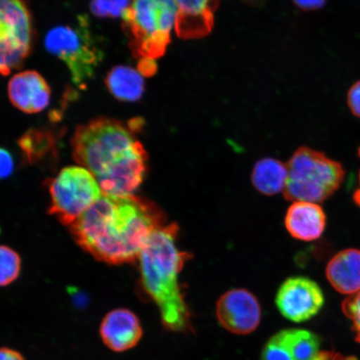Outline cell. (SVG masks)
<instances>
[{
	"label": "cell",
	"mask_w": 360,
	"mask_h": 360,
	"mask_svg": "<svg viewBox=\"0 0 360 360\" xmlns=\"http://www.w3.org/2000/svg\"><path fill=\"white\" fill-rule=\"evenodd\" d=\"M354 201L360 208V172H359V188L354 193Z\"/></svg>",
	"instance_id": "cell-30"
},
{
	"label": "cell",
	"mask_w": 360,
	"mask_h": 360,
	"mask_svg": "<svg viewBox=\"0 0 360 360\" xmlns=\"http://www.w3.org/2000/svg\"><path fill=\"white\" fill-rule=\"evenodd\" d=\"M179 8L174 0H133L123 20L134 37V48L143 58L160 56L177 28Z\"/></svg>",
	"instance_id": "cell-5"
},
{
	"label": "cell",
	"mask_w": 360,
	"mask_h": 360,
	"mask_svg": "<svg viewBox=\"0 0 360 360\" xmlns=\"http://www.w3.org/2000/svg\"><path fill=\"white\" fill-rule=\"evenodd\" d=\"M8 92L13 105L27 114L43 111L51 101V89L36 71H25L13 76Z\"/></svg>",
	"instance_id": "cell-12"
},
{
	"label": "cell",
	"mask_w": 360,
	"mask_h": 360,
	"mask_svg": "<svg viewBox=\"0 0 360 360\" xmlns=\"http://www.w3.org/2000/svg\"><path fill=\"white\" fill-rule=\"evenodd\" d=\"M219 325L232 334L250 335L261 322L262 311L257 298L245 289L224 292L216 304Z\"/></svg>",
	"instance_id": "cell-10"
},
{
	"label": "cell",
	"mask_w": 360,
	"mask_h": 360,
	"mask_svg": "<svg viewBox=\"0 0 360 360\" xmlns=\"http://www.w3.org/2000/svg\"><path fill=\"white\" fill-rule=\"evenodd\" d=\"M288 178L287 166L273 158H265L255 164L251 181L256 191L267 196L278 195L285 190Z\"/></svg>",
	"instance_id": "cell-17"
},
{
	"label": "cell",
	"mask_w": 360,
	"mask_h": 360,
	"mask_svg": "<svg viewBox=\"0 0 360 360\" xmlns=\"http://www.w3.org/2000/svg\"><path fill=\"white\" fill-rule=\"evenodd\" d=\"M143 75L129 66H117L107 75L106 85L117 100L134 102L141 100L145 91Z\"/></svg>",
	"instance_id": "cell-16"
},
{
	"label": "cell",
	"mask_w": 360,
	"mask_h": 360,
	"mask_svg": "<svg viewBox=\"0 0 360 360\" xmlns=\"http://www.w3.org/2000/svg\"><path fill=\"white\" fill-rule=\"evenodd\" d=\"M132 3L133 0H92L90 10L98 17H123L131 7Z\"/></svg>",
	"instance_id": "cell-21"
},
{
	"label": "cell",
	"mask_w": 360,
	"mask_h": 360,
	"mask_svg": "<svg viewBox=\"0 0 360 360\" xmlns=\"http://www.w3.org/2000/svg\"><path fill=\"white\" fill-rule=\"evenodd\" d=\"M286 166L288 178L283 193L292 202L326 201L339 190L345 176L339 162L308 147L297 150Z\"/></svg>",
	"instance_id": "cell-4"
},
{
	"label": "cell",
	"mask_w": 360,
	"mask_h": 360,
	"mask_svg": "<svg viewBox=\"0 0 360 360\" xmlns=\"http://www.w3.org/2000/svg\"><path fill=\"white\" fill-rule=\"evenodd\" d=\"M51 206L49 213L71 226L102 196L97 179L87 169L70 166L48 180Z\"/></svg>",
	"instance_id": "cell-7"
},
{
	"label": "cell",
	"mask_w": 360,
	"mask_h": 360,
	"mask_svg": "<svg viewBox=\"0 0 360 360\" xmlns=\"http://www.w3.org/2000/svg\"><path fill=\"white\" fill-rule=\"evenodd\" d=\"M20 270L19 254L10 247L0 245V287L7 286L16 281Z\"/></svg>",
	"instance_id": "cell-20"
},
{
	"label": "cell",
	"mask_w": 360,
	"mask_h": 360,
	"mask_svg": "<svg viewBox=\"0 0 360 360\" xmlns=\"http://www.w3.org/2000/svg\"><path fill=\"white\" fill-rule=\"evenodd\" d=\"M314 360H358L352 356H344V355L330 352V351H326V352H321L318 354V356Z\"/></svg>",
	"instance_id": "cell-29"
},
{
	"label": "cell",
	"mask_w": 360,
	"mask_h": 360,
	"mask_svg": "<svg viewBox=\"0 0 360 360\" xmlns=\"http://www.w3.org/2000/svg\"><path fill=\"white\" fill-rule=\"evenodd\" d=\"M285 224L287 231L295 240L314 241L325 231L326 215L319 204L297 201L288 209Z\"/></svg>",
	"instance_id": "cell-13"
},
{
	"label": "cell",
	"mask_w": 360,
	"mask_h": 360,
	"mask_svg": "<svg viewBox=\"0 0 360 360\" xmlns=\"http://www.w3.org/2000/svg\"><path fill=\"white\" fill-rule=\"evenodd\" d=\"M347 105L351 112L360 119V80L355 82L349 89Z\"/></svg>",
	"instance_id": "cell-25"
},
{
	"label": "cell",
	"mask_w": 360,
	"mask_h": 360,
	"mask_svg": "<svg viewBox=\"0 0 360 360\" xmlns=\"http://www.w3.org/2000/svg\"><path fill=\"white\" fill-rule=\"evenodd\" d=\"M342 309L352 322L356 340L360 343V291L349 295L342 304Z\"/></svg>",
	"instance_id": "cell-23"
},
{
	"label": "cell",
	"mask_w": 360,
	"mask_h": 360,
	"mask_svg": "<svg viewBox=\"0 0 360 360\" xmlns=\"http://www.w3.org/2000/svg\"><path fill=\"white\" fill-rule=\"evenodd\" d=\"M143 335L141 319L125 308L111 310L102 319L101 340L112 352L123 353L136 347Z\"/></svg>",
	"instance_id": "cell-11"
},
{
	"label": "cell",
	"mask_w": 360,
	"mask_h": 360,
	"mask_svg": "<svg viewBox=\"0 0 360 360\" xmlns=\"http://www.w3.org/2000/svg\"><path fill=\"white\" fill-rule=\"evenodd\" d=\"M245 1L255 4V3L262 2V1H264V0H245Z\"/></svg>",
	"instance_id": "cell-31"
},
{
	"label": "cell",
	"mask_w": 360,
	"mask_h": 360,
	"mask_svg": "<svg viewBox=\"0 0 360 360\" xmlns=\"http://www.w3.org/2000/svg\"><path fill=\"white\" fill-rule=\"evenodd\" d=\"M292 2L301 10L314 11L325 7L327 0H292Z\"/></svg>",
	"instance_id": "cell-26"
},
{
	"label": "cell",
	"mask_w": 360,
	"mask_h": 360,
	"mask_svg": "<svg viewBox=\"0 0 360 360\" xmlns=\"http://www.w3.org/2000/svg\"><path fill=\"white\" fill-rule=\"evenodd\" d=\"M358 154H359V156L360 157V147L359 148Z\"/></svg>",
	"instance_id": "cell-32"
},
{
	"label": "cell",
	"mask_w": 360,
	"mask_h": 360,
	"mask_svg": "<svg viewBox=\"0 0 360 360\" xmlns=\"http://www.w3.org/2000/svg\"><path fill=\"white\" fill-rule=\"evenodd\" d=\"M44 44L49 53L65 63L74 83L86 86L103 55L89 32L87 20L80 17L77 26L56 27L47 34Z\"/></svg>",
	"instance_id": "cell-6"
},
{
	"label": "cell",
	"mask_w": 360,
	"mask_h": 360,
	"mask_svg": "<svg viewBox=\"0 0 360 360\" xmlns=\"http://www.w3.org/2000/svg\"><path fill=\"white\" fill-rule=\"evenodd\" d=\"M276 335L290 349L295 360H314L321 353V342L312 332L291 328Z\"/></svg>",
	"instance_id": "cell-18"
},
{
	"label": "cell",
	"mask_w": 360,
	"mask_h": 360,
	"mask_svg": "<svg viewBox=\"0 0 360 360\" xmlns=\"http://www.w3.org/2000/svg\"><path fill=\"white\" fill-rule=\"evenodd\" d=\"M33 40V25L22 0H0V75L22 65Z\"/></svg>",
	"instance_id": "cell-8"
},
{
	"label": "cell",
	"mask_w": 360,
	"mask_h": 360,
	"mask_svg": "<svg viewBox=\"0 0 360 360\" xmlns=\"http://www.w3.org/2000/svg\"><path fill=\"white\" fill-rule=\"evenodd\" d=\"M276 304L283 317L292 322L302 323L321 311L325 296L321 288L311 278L292 276L278 290Z\"/></svg>",
	"instance_id": "cell-9"
},
{
	"label": "cell",
	"mask_w": 360,
	"mask_h": 360,
	"mask_svg": "<svg viewBox=\"0 0 360 360\" xmlns=\"http://www.w3.org/2000/svg\"><path fill=\"white\" fill-rule=\"evenodd\" d=\"M326 277L334 289L352 295L360 291V250L346 249L337 253L327 264Z\"/></svg>",
	"instance_id": "cell-14"
},
{
	"label": "cell",
	"mask_w": 360,
	"mask_h": 360,
	"mask_svg": "<svg viewBox=\"0 0 360 360\" xmlns=\"http://www.w3.org/2000/svg\"><path fill=\"white\" fill-rule=\"evenodd\" d=\"M157 69L155 58H143L139 64V71L143 75L150 76L155 73Z\"/></svg>",
	"instance_id": "cell-27"
},
{
	"label": "cell",
	"mask_w": 360,
	"mask_h": 360,
	"mask_svg": "<svg viewBox=\"0 0 360 360\" xmlns=\"http://www.w3.org/2000/svg\"><path fill=\"white\" fill-rule=\"evenodd\" d=\"M134 129L120 121L100 118L75 130L74 159L96 178L103 195H134L145 180L147 152L135 137Z\"/></svg>",
	"instance_id": "cell-2"
},
{
	"label": "cell",
	"mask_w": 360,
	"mask_h": 360,
	"mask_svg": "<svg viewBox=\"0 0 360 360\" xmlns=\"http://www.w3.org/2000/svg\"><path fill=\"white\" fill-rule=\"evenodd\" d=\"M20 147L28 163H39L49 154H53L55 148V139L51 134L30 130L22 135L19 141Z\"/></svg>",
	"instance_id": "cell-19"
},
{
	"label": "cell",
	"mask_w": 360,
	"mask_h": 360,
	"mask_svg": "<svg viewBox=\"0 0 360 360\" xmlns=\"http://www.w3.org/2000/svg\"><path fill=\"white\" fill-rule=\"evenodd\" d=\"M15 169V160L6 148L0 147V180L11 176Z\"/></svg>",
	"instance_id": "cell-24"
},
{
	"label": "cell",
	"mask_w": 360,
	"mask_h": 360,
	"mask_svg": "<svg viewBox=\"0 0 360 360\" xmlns=\"http://www.w3.org/2000/svg\"><path fill=\"white\" fill-rule=\"evenodd\" d=\"M0 360H26L24 355L15 349L0 348Z\"/></svg>",
	"instance_id": "cell-28"
},
{
	"label": "cell",
	"mask_w": 360,
	"mask_h": 360,
	"mask_svg": "<svg viewBox=\"0 0 360 360\" xmlns=\"http://www.w3.org/2000/svg\"><path fill=\"white\" fill-rule=\"evenodd\" d=\"M179 8L177 32L186 38L200 37L212 27L216 0H174Z\"/></svg>",
	"instance_id": "cell-15"
},
{
	"label": "cell",
	"mask_w": 360,
	"mask_h": 360,
	"mask_svg": "<svg viewBox=\"0 0 360 360\" xmlns=\"http://www.w3.org/2000/svg\"><path fill=\"white\" fill-rule=\"evenodd\" d=\"M176 224H165L150 236L139 256L141 289L159 308L166 330L193 331L191 313L180 286L179 276L190 254L179 249Z\"/></svg>",
	"instance_id": "cell-3"
},
{
	"label": "cell",
	"mask_w": 360,
	"mask_h": 360,
	"mask_svg": "<svg viewBox=\"0 0 360 360\" xmlns=\"http://www.w3.org/2000/svg\"><path fill=\"white\" fill-rule=\"evenodd\" d=\"M260 360H295L294 355L276 334L273 335L261 354Z\"/></svg>",
	"instance_id": "cell-22"
},
{
	"label": "cell",
	"mask_w": 360,
	"mask_h": 360,
	"mask_svg": "<svg viewBox=\"0 0 360 360\" xmlns=\"http://www.w3.org/2000/svg\"><path fill=\"white\" fill-rule=\"evenodd\" d=\"M165 216L150 201L135 195H102L71 225L81 248L101 262L123 264L139 259Z\"/></svg>",
	"instance_id": "cell-1"
}]
</instances>
